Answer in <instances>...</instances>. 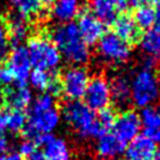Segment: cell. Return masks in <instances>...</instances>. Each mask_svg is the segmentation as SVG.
I'll return each mask as SVG.
<instances>
[{
    "label": "cell",
    "instance_id": "6da1fadb",
    "mask_svg": "<svg viewBox=\"0 0 160 160\" xmlns=\"http://www.w3.org/2000/svg\"><path fill=\"white\" fill-rule=\"evenodd\" d=\"M50 40L59 50L61 58L75 66H81L90 59L89 46L81 39L76 24H60L51 31Z\"/></svg>",
    "mask_w": 160,
    "mask_h": 160
},
{
    "label": "cell",
    "instance_id": "7a4b0ae2",
    "mask_svg": "<svg viewBox=\"0 0 160 160\" xmlns=\"http://www.w3.org/2000/svg\"><path fill=\"white\" fill-rule=\"evenodd\" d=\"M60 116L81 138H99L105 131L96 121V115L82 101H66L60 111Z\"/></svg>",
    "mask_w": 160,
    "mask_h": 160
},
{
    "label": "cell",
    "instance_id": "3957f363",
    "mask_svg": "<svg viewBox=\"0 0 160 160\" xmlns=\"http://www.w3.org/2000/svg\"><path fill=\"white\" fill-rule=\"evenodd\" d=\"M26 42V50L30 58L31 66L34 69L46 70L55 72L61 64V55L50 38L45 35L29 36Z\"/></svg>",
    "mask_w": 160,
    "mask_h": 160
},
{
    "label": "cell",
    "instance_id": "277c9868",
    "mask_svg": "<svg viewBox=\"0 0 160 160\" xmlns=\"http://www.w3.org/2000/svg\"><path fill=\"white\" fill-rule=\"evenodd\" d=\"M160 98V81L154 70L141 69L130 81V100L138 108H148Z\"/></svg>",
    "mask_w": 160,
    "mask_h": 160
},
{
    "label": "cell",
    "instance_id": "5b68a950",
    "mask_svg": "<svg viewBox=\"0 0 160 160\" xmlns=\"http://www.w3.org/2000/svg\"><path fill=\"white\" fill-rule=\"evenodd\" d=\"M96 45L99 55L111 64H124L131 56L130 44L119 39L114 32H105Z\"/></svg>",
    "mask_w": 160,
    "mask_h": 160
},
{
    "label": "cell",
    "instance_id": "8992f818",
    "mask_svg": "<svg viewBox=\"0 0 160 160\" xmlns=\"http://www.w3.org/2000/svg\"><path fill=\"white\" fill-rule=\"evenodd\" d=\"M90 76L82 66H71L60 78L61 91L69 101H79L84 98Z\"/></svg>",
    "mask_w": 160,
    "mask_h": 160
},
{
    "label": "cell",
    "instance_id": "52a82bcc",
    "mask_svg": "<svg viewBox=\"0 0 160 160\" xmlns=\"http://www.w3.org/2000/svg\"><path fill=\"white\" fill-rule=\"evenodd\" d=\"M110 101V82L104 76L91 78L84 94V104L92 111H100L108 108Z\"/></svg>",
    "mask_w": 160,
    "mask_h": 160
},
{
    "label": "cell",
    "instance_id": "ba28073f",
    "mask_svg": "<svg viewBox=\"0 0 160 160\" xmlns=\"http://www.w3.org/2000/svg\"><path fill=\"white\" fill-rule=\"evenodd\" d=\"M6 68L14 78L15 86H28V79L31 71V62L25 45H16L10 50L6 59Z\"/></svg>",
    "mask_w": 160,
    "mask_h": 160
},
{
    "label": "cell",
    "instance_id": "9c48e42d",
    "mask_svg": "<svg viewBox=\"0 0 160 160\" xmlns=\"http://www.w3.org/2000/svg\"><path fill=\"white\" fill-rule=\"evenodd\" d=\"M112 134L125 145L132 141L141 130L140 116L134 110H126L116 116L112 125Z\"/></svg>",
    "mask_w": 160,
    "mask_h": 160
},
{
    "label": "cell",
    "instance_id": "30bf717a",
    "mask_svg": "<svg viewBox=\"0 0 160 160\" xmlns=\"http://www.w3.org/2000/svg\"><path fill=\"white\" fill-rule=\"evenodd\" d=\"M76 28L81 39L88 46L98 44V41L105 34V25L91 11H82L79 14Z\"/></svg>",
    "mask_w": 160,
    "mask_h": 160
},
{
    "label": "cell",
    "instance_id": "8fae6325",
    "mask_svg": "<svg viewBox=\"0 0 160 160\" xmlns=\"http://www.w3.org/2000/svg\"><path fill=\"white\" fill-rule=\"evenodd\" d=\"M0 104L11 110H26L32 102V92L28 86H4L0 92Z\"/></svg>",
    "mask_w": 160,
    "mask_h": 160
},
{
    "label": "cell",
    "instance_id": "7c38bea8",
    "mask_svg": "<svg viewBox=\"0 0 160 160\" xmlns=\"http://www.w3.org/2000/svg\"><path fill=\"white\" fill-rule=\"evenodd\" d=\"M60 111L51 108L40 112H29L26 125L39 134H51L60 122Z\"/></svg>",
    "mask_w": 160,
    "mask_h": 160
},
{
    "label": "cell",
    "instance_id": "4fadbf2b",
    "mask_svg": "<svg viewBox=\"0 0 160 160\" xmlns=\"http://www.w3.org/2000/svg\"><path fill=\"white\" fill-rule=\"evenodd\" d=\"M28 82L30 85L42 92H48L52 95L54 98L60 94L61 91V85H60V78L51 71L46 70H40V69H34L30 71Z\"/></svg>",
    "mask_w": 160,
    "mask_h": 160
},
{
    "label": "cell",
    "instance_id": "5bb4252c",
    "mask_svg": "<svg viewBox=\"0 0 160 160\" xmlns=\"http://www.w3.org/2000/svg\"><path fill=\"white\" fill-rule=\"evenodd\" d=\"M139 116L144 136L155 145L160 144V110L154 106H148L141 110Z\"/></svg>",
    "mask_w": 160,
    "mask_h": 160
},
{
    "label": "cell",
    "instance_id": "9a60e30c",
    "mask_svg": "<svg viewBox=\"0 0 160 160\" xmlns=\"http://www.w3.org/2000/svg\"><path fill=\"white\" fill-rule=\"evenodd\" d=\"M156 145L144 135H138L130 141L124 151L125 160H152Z\"/></svg>",
    "mask_w": 160,
    "mask_h": 160
},
{
    "label": "cell",
    "instance_id": "2e32d148",
    "mask_svg": "<svg viewBox=\"0 0 160 160\" xmlns=\"http://www.w3.org/2000/svg\"><path fill=\"white\" fill-rule=\"evenodd\" d=\"M126 145L121 142L112 132H104L98 138L96 152L102 159H115L124 154Z\"/></svg>",
    "mask_w": 160,
    "mask_h": 160
},
{
    "label": "cell",
    "instance_id": "e0dca14e",
    "mask_svg": "<svg viewBox=\"0 0 160 160\" xmlns=\"http://www.w3.org/2000/svg\"><path fill=\"white\" fill-rule=\"evenodd\" d=\"M6 29L9 32L10 42L12 46L21 45V42L29 38V21L19 16L18 14L15 15H8L4 16Z\"/></svg>",
    "mask_w": 160,
    "mask_h": 160
},
{
    "label": "cell",
    "instance_id": "ac0fdd59",
    "mask_svg": "<svg viewBox=\"0 0 160 160\" xmlns=\"http://www.w3.org/2000/svg\"><path fill=\"white\" fill-rule=\"evenodd\" d=\"M80 14L79 0H55L51 6V16L60 24L72 22Z\"/></svg>",
    "mask_w": 160,
    "mask_h": 160
},
{
    "label": "cell",
    "instance_id": "d6986e66",
    "mask_svg": "<svg viewBox=\"0 0 160 160\" xmlns=\"http://www.w3.org/2000/svg\"><path fill=\"white\" fill-rule=\"evenodd\" d=\"M112 24H114V34L122 41L130 44L138 40L140 35V30L130 15H120L115 19Z\"/></svg>",
    "mask_w": 160,
    "mask_h": 160
},
{
    "label": "cell",
    "instance_id": "ffe728a7",
    "mask_svg": "<svg viewBox=\"0 0 160 160\" xmlns=\"http://www.w3.org/2000/svg\"><path fill=\"white\" fill-rule=\"evenodd\" d=\"M45 160H70V149L61 138H52L41 151Z\"/></svg>",
    "mask_w": 160,
    "mask_h": 160
},
{
    "label": "cell",
    "instance_id": "44dd1931",
    "mask_svg": "<svg viewBox=\"0 0 160 160\" xmlns=\"http://www.w3.org/2000/svg\"><path fill=\"white\" fill-rule=\"evenodd\" d=\"M110 92L118 106H125L130 101V80L122 75L116 76L110 82Z\"/></svg>",
    "mask_w": 160,
    "mask_h": 160
},
{
    "label": "cell",
    "instance_id": "7402d4cb",
    "mask_svg": "<svg viewBox=\"0 0 160 160\" xmlns=\"http://www.w3.org/2000/svg\"><path fill=\"white\" fill-rule=\"evenodd\" d=\"M9 1L11 6L15 9L16 14L28 21L32 18L39 16L44 11L40 0H9Z\"/></svg>",
    "mask_w": 160,
    "mask_h": 160
},
{
    "label": "cell",
    "instance_id": "603a6c76",
    "mask_svg": "<svg viewBox=\"0 0 160 160\" xmlns=\"http://www.w3.org/2000/svg\"><path fill=\"white\" fill-rule=\"evenodd\" d=\"M140 48L144 54L154 60H160V32L156 30H146L140 39Z\"/></svg>",
    "mask_w": 160,
    "mask_h": 160
},
{
    "label": "cell",
    "instance_id": "cb8c5ba5",
    "mask_svg": "<svg viewBox=\"0 0 160 160\" xmlns=\"http://www.w3.org/2000/svg\"><path fill=\"white\" fill-rule=\"evenodd\" d=\"M91 12L104 24H112L118 18V12L115 11L110 0H90Z\"/></svg>",
    "mask_w": 160,
    "mask_h": 160
},
{
    "label": "cell",
    "instance_id": "d4e9b609",
    "mask_svg": "<svg viewBox=\"0 0 160 160\" xmlns=\"http://www.w3.org/2000/svg\"><path fill=\"white\" fill-rule=\"evenodd\" d=\"M132 19L139 30H150V28L154 25V8H151L150 5L138 8Z\"/></svg>",
    "mask_w": 160,
    "mask_h": 160
},
{
    "label": "cell",
    "instance_id": "484cf974",
    "mask_svg": "<svg viewBox=\"0 0 160 160\" xmlns=\"http://www.w3.org/2000/svg\"><path fill=\"white\" fill-rule=\"evenodd\" d=\"M28 121V115L25 111L20 110H11L9 111V119H8V130L11 132H21L24 126L26 125Z\"/></svg>",
    "mask_w": 160,
    "mask_h": 160
},
{
    "label": "cell",
    "instance_id": "4316f807",
    "mask_svg": "<svg viewBox=\"0 0 160 160\" xmlns=\"http://www.w3.org/2000/svg\"><path fill=\"white\" fill-rule=\"evenodd\" d=\"M11 42L9 38V32L6 29V24L4 18H0V65H2L11 50Z\"/></svg>",
    "mask_w": 160,
    "mask_h": 160
},
{
    "label": "cell",
    "instance_id": "83f0119b",
    "mask_svg": "<svg viewBox=\"0 0 160 160\" xmlns=\"http://www.w3.org/2000/svg\"><path fill=\"white\" fill-rule=\"evenodd\" d=\"M51 108H55L54 96L48 92H42L31 102L29 112H40V111L49 110Z\"/></svg>",
    "mask_w": 160,
    "mask_h": 160
},
{
    "label": "cell",
    "instance_id": "f1b7e54d",
    "mask_svg": "<svg viewBox=\"0 0 160 160\" xmlns=\"http://www.w3.org/2000/svg\"><path fill=\"white\" fill-rule=\"evenodd\" d=\"M115 119H116V115H115V111L111 109V108H105L102 110L99 111L98 116H96V121L98 124L100 125V128L106 132V130L111 129L114 122H115Z\"/></svg>",
    "mask_w": 160,
    "mask_h": 160
},
{
    "label": "cell",
    "instance_id": "f546056e",
    "mask_svg": "<svg viewBox=\"0 0 160 160\" xmlns=\"http://www.w3.org/2000/svg\"><path fill=\"white\" fill-rule=\"evenodd\" d=\"M14 84V78L10 70L6 68V65H0V85L4 86H10Z\"/></svg>",
    "mask_w": 160,
    "mask_h": 160
},
{
    "label": "cell",
    "instance_id": "4dcf8cb0",
    "mask_svg": "<svg viewBox=\"0 0 160 160\" xmlns=\"http://www.w3.org/2000/svg\"><path fill=\"white\" fill-rule=\"evenodd\" d=\"M38 149H36V146H35V144L32 142V141H30V140H24V141H21V144H20V146H19V152L24 156V158H29L34 151H36Z\"/></svg>",
    "mask_w": 160,
    "mask_h": 160
},
{
    "label": "cell",
    "instance_id": "1f68e13d",
    "mask_svg": "<svg viewBox=\"0 0 160 160\" xmlns=\"http://www.w3.org/2000/svg\"><path fill=\"white\" fill-rule=\"evenodd\" d=\"M0 160H25V158L19 151H5L0 154Z\"/></svg>",
    "mask_w": 160,
    "mask_h": 160
},
{
    "label": "cell",
    "instance_id": "d6a6232c",
    "mask_svg": "<svg viewBox=\"0 0 160 160\" xmlns=\"http://www.w3.org/2000/svg\"><path fill=\"white\" fill-rule=\"evenodd\" d=\"M115 11L116 12H124L128 10V8L130 6L129 5V0H110Z\"/></svg>",
    "mask_w": 160,
    "mask_h": 160
},
{
    "label": "cell",
    "instance_id": "836d02e7",
    "mask_svg": "<svg viewBox=\"0 0 160 160\" xmlns=\"http://www.w3.org/2000/svg\"><path fill=\"white\" fill-rule=\"evenodd\" d=\"M154 30L160 32V1H158L156 6L154 8Z\"/></svg>",
    "mask_w": 160,
    "mask_h": 160
},
{
    "label": "cell",
    "instance_id": "e575fe53",
    "mask_svg": "<svg viewBox=\"0 0 160 160\" xmlns=\"http://www.w3.org/2000/svg\"><path fill=\"white\" fill-rule=\"evenodd\" d=\"M8 138L5 134H0V154L5 152L8 150Z\"/></svg>",
    "mask_w": 160,
    "mask_h": 160
},
{
    "label": "cell",
    "instance_id": "d590c367",
    "mask_svg": "<svg viewBox=\"0 0 160 160\" xmlns=\"http://www.w3.org/2000/svg\"><path fill=\"white\" fill-rule=\"evenodd\" d=\"M148 2H149V0H129V5H131L136 9L148 5Z\"/></svg>",
    "mask_w": 160,
    "mask_h": 160
},
{
    "label": "cell",
    "instance_id": "8d00e7d4",
    "mask_svg": "<svg viewBox=\"0 0 160 160\" xmlns=\"http://www.w3.org/2000/svg\"><path fill=\"white\" fill-rule=\"evenodd\" d=\"M28 160H45V159H44V156H42V152H41L40 150H36V151H34V152L28 158Z\"/></svg>",
    "mask_w": 160,
    "mask_h": 160
},
{
    "label": "cell",
    "instance_id": "74e56055",
    "mask_svg": "<svg viewBox=\"0 0 160 160\" xmlns=\"http://www.w3.org/2000/svg\"><path fill=\"white\" fill-rule=\"evenodd\" d=\"M40 2H41L42 8H44V10H45V9H50V8L54 5L55 0H40Z\"/></svg>",
    "mask_w": 160,
    "mask_h": 160
},
{
    "label": "cell",
    "instance_id": "f35d334b",
    "mask_svg": "<svg viewBox=\"0 0 160 160\" xmlns=\"http://www.w3.org/2000/svg\"><path fill=\"white\" fill-rule=\"evenodd\" d=\"M152 160H160V148L159 149L156 148V150L154 152V156H152Z\"/></svg>",
    "mask_w": 160,
    "mask_h": 160
},
{
    "label": "cell",
    "instance_id": "ab89813d",
    "mask_svg": "<svg viewBox=\"0 0 160 160\" xmlns=\"http://www.w3.org/2000/svg\"><path fill=\"white\" fill-rule=\"evenodd\" d=\"M89 160H96V159H89Z\"/></svg>",
    "mask_w": 160,
    "mask_h": 160
},
{
    "label": "cell",
    "instance_id": "60d3db41",
    "mask_svg": "<svg viewBox=\"0 0 160 160\" xmlns=\"http://www.w3.org/2000/svg\"><path fill=\"white\" fill-rule=\"evenodd\" d=\"M158 109H159V110H160V106H159V108H158Z\"/></svg>",
    "mask_w": 160,
    "mask_h": 160
},
{
    "label": "cell",
    "instance_id": "b9f144b4",
    "mask_svg": "<svg viewBox=\"0 0 160 160\" xmlns=\"http://www.w3.org/2000/svg\"><path fill=\"white\" fill-rule=\"evenodd\" d=\"M159 1H160V0H159Z\"/></svg>",
    "mask_w": 160,
    "mask_h": 160
},
{
    "label": "cell",
    "instance_id": "7bdbcfd3",
    "mask_svg": "<svg viewBox=\"0 0 160 160\" xmlns=\"http://www.w3.org/2000/svg\"><path fill=\"white\" fill-rule=\"evenodd\" d=\"M0 1H1V0H0Z\"/></svg>",
    "mask_w": 160,
    "mask_h": 160
}]
</instances>
